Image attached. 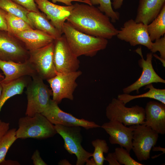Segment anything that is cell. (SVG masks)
I'll use <instances>...</instances> for the list:
<instances>
[{
	"instance_id": "1",
	"label": "cell",
	"mask_w": 165,
	"mask_h": 165,
	"mask_svg": "<svg viewBox=\"0 0 165 165\" xmlns=\"http://www.w3.org/2000/svg\"><path fill=\"white\" fill-rule=\"evenodd\" d=\"M67 21L78 31L107 39L116 36L118 30L110 18L94 6L75 3Z\"/></svg>"
},
{
	"instance_id": "2",
	"label": "cell",
	"mask_w": 165,
	"mask_h": 165,
	"mask_svg": "<svg viewBox=\"0 0 165 165\" xmlns=\"http://www.w3.org/2000/svg\"><path fill=\"white\" fill-rule=\"evenodd\" d=\"M62 33L71 50L77 57L95 56L98 52L105 49L108 44V39L81 32L67 21L64 24Z\"/></svg>"
},
{
	"instance_id": "3",
	"label": "cell",
	"mask_w": 165,
	"mask_h": 165,
	"mask_svg": "<svg viewBox=\"0 0 165 165\" xmlns=\"http://www.w3.org/2000/svg\"><path fill=\"white\" fill-rule=\"evenodd\" d=\"M18 125V128L16 131L17 139L43 140L52 137L57 134L54 125L40 113L32 116H26L20 117Z\"/></svg>"
},
{
	"instance_id": "4",
	"label": "cell",
	"mask_w": 165,
	"mask_h": 165,
	"mask_svg": "<svg viewBox=\"0 0 165 165\" xmlns=\"http://www.w3.org/2000/svg\"><path fill=\"white\" fill-rule=\"evenodd\" d=\"M27 86V104L25 115L32 116L41 113L48 105L52 91L45 84L42 79L36 75Z\"/></svg>"
},
{
	"instance_id": "5",
	"label": "cell",
	"mask_w": 165,
	"mask_h": 165,
	"mask_svg": "<svg viewBox=\"0 0 165 165\" xmlns=\"http://www.w3.org/2000/svg\"><path fill=\"white\" fill-rule=\"evenodd\" d=\"M125 105L118 99L113 98L106 108L107 118L126 126L143 124L145 120V108L138 105L128 107Z\"/></svg>"
},
{
	"instance_id": "6",
	"label": "cell",
	"mask_w": 165,
	"mask_h": 165,
	"mask_svg": "<svg viewBox=\"0 0 165 165\" xmlns=\"http://www.w3.org/2000/svg\"><path fill=\"white\" fill-rule=\"evenodd\" d=\"M57 132L64 141L65 149L71 155L74 154L77 158L76 165H84L92 156V153L86 150L81 145L83 137L81 127L78 126H65L54 125Z\"/></svg>"
},
{
	"instance_id": "7",
	"label": "cell",
	"mask_w": 165,
	"mask_h": 165,
	"mask_svg": "<svg viewBox=\"0 0 165 165\" xmlns=\"http://www.w3.org/2000/svg\"><path fill=\"white\" fill-rule=\"evenodd\" d=\"M132 126V149L139 161L146 160L150 158V151L157 142L159 134L143 124Z\"/></svg>"
},
{
	"instance_id": "8",
	"label": "cell",
	"mask_w": 165,
	"mask_h": 165,
	"mask_svg": "<svg viewBox=\"0 0 165 165\" xmlns=\"http://www.w3.org/2000/svg\"><path fill=\"white\" fill-rule=\"evenodd\" d=\"M54 41L35 50L29 51L28 61L35 70L37 75L47 80L57 74L53 60Z\"/></svg>"
},
{
	"instance_id": "9",
	"label": "cell",
	"mask_w": 165,
	"mask_h": 165,
	"mask_svg": "<svg viewBox=\"0 0 165 165\" xmlns=\"http://www.w3.org/2000/svg\"><path fill=\"white\" fill-rule=\"evenodd\" d=\"M82 74L79 70L66 73L57 72L55 76L47 80L52 91V100L58 104L64 99L73 100V93L78 86L76 80Z\"/></svg>"
},
{
	"instance_id": "10",
	"label": "cell",
	"mask_w": 165,
	"mask_h": 165,
	"mask_svg": "<svg viewBox=\"0 0 165 165\" xmlns=\"http://www.w3.org/2000/svg\"><path fill=\"white\" fill-rule=\"evenodd\" d=\"M53 60L57 73L76 71L80 67L79 60L71 50L64 35L54 41Z\"/></svg>"
},
{
	"instance_id": "11",
	"label": "cell",
	"mask_w": 165,
	"mask_h": 165,
	"mask_svg": "<svg viewBox=\"0 0 165 165\" xmlns=\"http://www.w3.org/2000/svg\"><path fill=\"white\" fill-rule=\"evenodd\" d=\"M53 124L65 126H80L88 130L101 127L93 121L78 118L71 114L62 110L58 104L51 99L47 106L41 113Z\"/></svg>"
},
{
	"instance_id": "12",
	"label": "cell",
	"mask_w": 165,
	"mask_h": 165,
	"mask_svg": "<svg viewBox=\"0 0 165 165\" xmlns=\"http://www.w3.org/2000/svg\"><path fill=\"white\" fill-rule=\"evenodd\" d=\"M147 27V25L136 22L131 19L124 23L116 36L119 39L129 42L131 46L142 45L150 50L153 42L149 37Z\"/></svg>"
},
{
	"instance_id": "13",
	"label": "cell",
	"mask_w": 165,
	"mask_h": 165,
	"mask_svg": "<svg viewBox=\"0 0 165 165\" xmlns=\"http://www.w3.org/2000/svg\"><path fill=\"white\" fill-rule=\"evenodd\" d=\"M135 51L141 56V58L138 61L139 66L142 69V72L139 78L134 83L124 88L123 93L129 94L136 90L137 93L141 87L153 83H165V80L160 76L155 71L152 65L153 53H147L146 59H144L142 53L141 48H138Z\"/></svg>"
},
{
	"instance_id": "14",
	"label": "cell",
	"mask_w": 165,
	"mask_h": 165,
	"mask_svg": "<svg viewBox=\"0 0 165 165\" xmlns=\"http://www.w3.org/2000/svg\"><path fill=\"white\" fill-rule=\"evenodd\" d=\"M29 52L13 36L0 30V59L23 63L28 59Z\"/></svg>"
},
{
	"instance_id": "15",
	"label": "cell",
	"mask_w": 165,
	"mask_h": 165,
	"mask_svg": "<svg viewBox=\"0 0 165 165\" xmlns=\"http://www.w3.org/2000/svg\"><path fill=\"white\" fill-rule=\"evenodd\" d=\"M109 135V140L112 145H118L130 152L132 149L133 128L132 125L127 127L115 120H109L101 126Z\"/></svg>"
},
{
	"instance_id": "16",
	"label": "cell",
	"mask_w": 165,
	"mask_h": 165,
	"mask_svg": "<svg viewBox=\"0 0 165 165\" xmlns=\"http://www.w3.org/2000/svg\"><path fill=\"white\" fill-rule=\"evenodd\" d=\"M37 7L50 20L52 25L62 34L64 23L67 20L73 8V5L62 6L48 0H35Z\"/></svg>"
},
{
	"instance_id": "17",
	"label": "cell",
	"mask_w": 165,
	"mask_h": 165,
	"mask_svg": "<svg viewBox=\"0 0 165 165\" xmlns=\"http://www.w3.org/2000/svg\"><path fill=\"white\" fill-rule=\"evenodd\" d=\"M145 120L142 124L158 134H165V104L155 101L147 102L145 108Z\"/></svg>"
},
{
	"instance_id": "18",
	"label": "cell",
	"mask_w": 165,
	"mask_h": 165,
	"mask_svg": "<svg viewBox=\"0 0 165 165\" xmlns=\"http://www.w3.org/2000/svg\"><path fill=\"white\" fill-rule=\"evenodd\" d=\"M0 69L5 75L4 79L1 81L3 83H9L26 75L32 77L37 75L28 60L23 63H18L0 59Z\"/></svg>"
},
{
	"instance_id": "19",
	"label": "cell",
	"mask_w": 165,
	"mask_h": 165,
	"mask_svg": "<svg viewBox=\"0 0 165 165\" xmlns=\"http://www.w3.org/2000/svg\"><path fill=\"white\" fill-rule=\"evenodd\" d=\"M13 36L23 43L28 51L42 48L53 42L55 39L48 34L34 29L21 31Z\"/></svg>"
},
{
	"instance_id": "20",
	"label": "cell",
	"mask_w": 165,
	"mask_h": 165,
	"mask_svg": "<svg viewBox=\"0 0 165 165\" xmlns=\"http://www.w3.org/2000/svg\"><path fill=\"white\" fill-rule=\"evenodd\" d=\"M165 5V0H139L134 20L148 24L157 17Z\"/></svg>"
},
{
	"instance_id": "21",
	"label": "cell",
	"mask_w": 165,
	"mask_h": 165,
	"mask_svg": "<svg viewBox=\"0 0 165 165\" xmlns=\"http://www.w3.org/2000/svg\"><path fill=\"white\" fill-rule=\"evenodd\" d=\"M28 19L33 28L44 31L53 36L55 39L62 36L60 32L52 25L46 15L40 12L29 11L28 14Z\"/></svg>"
},
{
	"instance_id": "22",
	"label": "cell",
	"mask_w": 165,
	"mask_h": 165,
	"mask_svg": "<svg viewBox=\"0 0 165 165\" xmlns=\"http://www.w3.org/2000/svg\"><path fill=\"white\" fill-rule=\"evenodd\" d=\"M25 76L19 78L7 83H2V90L0 97V112L6 102L9 98L21 94L28 84Z\"/></svg>"
},
{
	"instance_id": "23",
	"label": "cell",
	"mask_w": 165,
	"mask_h": 165,
	"mask_svg": "<svg viewBox=\"0 0 165 165\" xmlns=\"http://www.w3.org/2000/svg\"><path fill=\"white\" fill-rule=\"evenodd\" d=\"M145 88L149 89L147 92L140 95H132L123 93L119 94L117 99L126 104L130 101L141 98H148L153 99L165 104V89L155 88L150 83L145 86Z\"/></svg>"
},
{
	"instance_id": "24",
	"label": "cell",
	"mask_w": 165,
	"mask_h": 165,
	"mask_svg": "<svg viewBox=\"0 0 165 165\" xmlns=\"http://www.w3.org/2000/svg\"><path fill=\"white\" fill-rule=\"evenodd\" d=\"M147 29L152 42L165 35V5L157 17L147 25Z\"/></svg>"
},
{
	"instance_id": "25",
	"label": "cell",
	"mask_w": 165,
	"mask_h": 165,
	"mask_svg": "<svg viewBox=\"0 0 165 165\" xmlns=\"http://www.w3.org/2000/svg\"><path fill=\"white\" fill-rule=\"evenodd\" d=\"M0 8L7 13L22 18L34 28L28 18L29 11L22 6L12 0H0Z\"/></svg>"
},
{
	"instance_id": "26",
	"label": "cell",
	"mask_w": 165,
	"mask_h": 165,
	"mask_svg": "<svg viewBox=\"0 0 165 165\" xmlns=\"http://www.w3.org/2000/svg\"><path fill=\"white\" fill-rule=\"evenodd\" d=\"M6 19L7 32L13 36L21 31L34 29L22 18L9 13H7Z\"/></svg>"
},
{
	"instance_id": "27",
	"label": "cell",
	"mask_w": 165,
	"mask_h": 165,
	"mask_svg": "<svg viewBox=\"0 0 165 165\" xmlns=\"http://www.w3.org/2000/svg\"><path fill=\"white\" fill-rule=\"evenodd\" d=\"M92 145L94 148V151L92 154L96 165H103L105 158L104 153L108 152L109 147L104 140L97 139L91 142Z\"/></svg>"
},
{
	"instance_id": "28",
	"label": "cell",
	"mask_w": 165,
	"mask_h": 165,
	"mask_svg": "<svg viewBox=\"0 0 165 165\" xmlns=\"http://www.w3.org/2000/svg\"><path fill=\"white\" fill-rule=\"evenodd\" d=\"M16 129H9L0 139V164L5 160L6 154L11 145L17 139L16 134Z\"/></svg>"
},
{
	"instance_id": "29",
	"label": "cell",
	"mask_w": 165,
	"mask_h": 165,
	"mask_svg": "<svg viewBox=\"0 0 165 165\" xmlns=\"http://www.w3.org/2000/svg\"><path fill=\"white\" fill-rule=\"evenodd\" d=\"M91 5H99L97 8L110 19L112 23H115L119 20L120 14L114 11L112 9L111 0H89Z\"/></svg>"
},
{
	"instance_id": "30",
	"label": "cell",
	"mask_w": 165,
	"mask_h": 165,
	"mask_svg": "<svg viewBox=\"0 0 165 165\" xmlns=\"http://www.w3.org/2000/svg\"><path fill=\"white\" fill-rule=\"evenodd\" d=\"M114 152L120 165H143L132 158L130 156V152L123 147L116 148L115 149Z\"/></svg>"
},
{
	"instance_id": "31",
	"label": "cell",
	"mask_w": 165,
	"mask_h": 165,
	"mask_svg": "<svg viewBox=\"0 0 165 165\" xmlns=\"http://www.w3.org/2000/svg\"><path fill=\"white\" fill-rule=\"evenodd\" d=\"M150 50L152 53L156 52H159L160 57L165 60V35L160 38L157 39L152 43Z\"/></svg>"
},
{
	"instance_id": "32",
	"label": "cell",
	"mask_w": 165,
	"mask_h": 165,
	"mask_svg": "<svg viewBox=\"0 0 165 165\" xmlns=\"http://www.w3.org/2000/svg\"><path fill=\"white\" fill-rule=\"evenodd\" d=\"M29 11L40 12L35 0H12Z\"/></svg>"
},
{
	"instance_id": "33",
	"label": "cell",
	"mask_w": 165,
	"mask_h": 165,
	"mask_svg": "<svg viewBox=\"0 0 165 165\" xmlns=\"http://www.w3.org/2000/svg\"><path fill=\"white\" fill-rule=\"evenodd\" d=\"M31 159L34 165H47L41 157L39 151L36 149L32 156Z\"/></svg>"
},
{
	"instance_id": "34",
	"label": "cell",
	"mask_w": 165,
	"mask_h": 165,
	"mask_svg": "<svg viewBox=\"0 0 165 165\" xmlns=\"http://www.w3.org/2000/svg\"><path fill=\"white\" fill-rule=\"evenodd\" d=\"M7 12L0 8V30L7 31V26L6 19Z\"/></svg>"
},
{
	"instance_id": "35",
	"label": "cell",
	"mask_w": 165,
	"mask_h": 165,
	"mask_svg": "<svg viewBox=\"0 0 165 165\" xmlns=\"http://www.w3.org/2000/svg\"><path fill=\"white\" fill-rule=\"evenodd\" d=\"M105 158V160L108 162L109 165H120L114 152L108 153Z\"/></svg>"
},
{
	"instance_id": "36",
	"label": "cell",
	"mask_w": 165,
	"mask_h": 165,
	"mask_svg": "<svg viewBox=\"0 0 165 165\" xmlns=\"http://www.w3.org/2000/svg\"><path fill=\"white\" fill-rule=\"evenodd\" d=\"M124 0H113L112 3V6L113 8L115 9H120L123 4Z\"/></svg>"
},
{
	"instance_id": "37",
	"label": "cell",
	"mask_w": 165,
	"mask_h": 165,
	"mask_svg": "<svg viewBox=\"0 0 165 165\" xmlns=\"http://www.w3.org/2000/svg\"><path fill=\"white\" fill-rule=\"evenodd\" d=\"M53 3H55L57 2H62L64 3L67 6L72 5V2L75 1L76 0H51Z\"/></svg>"
},
{
	"instance_id": "38",
	"label": "cell",
	"mask_w": 165,
	"mask_h": 165,
	"mask_svg": "<svg viewBox=\"0 0 165 165\" xmlns=\"http://www.w3.org/2000/svg\"><path fill=\"white\" fill-rule=\"evenodd\" d=\"M58 165H71V163L66 159L62 160L58 163Z\"/></svg>"
},
{
	"instance_id": "39",
	"label": "cell",
	"mask_w": 165,
	"mask_h": 165,
	"mask_svg": "<svg viewBox=\"0 0 165 165\" xmlns=\"http://www.w3.org/2000/svg\"><path fill=\"white\" fill-rule=\"evenodd\" d=\"M152 150L153 151H162L163 153H165V148L161 147L160 146L158 147H153L152 148Z\"/></svg>"
},
{
	"instance_id": "40",
	"label": "cell",
	"mask_w": 165,
	"mask_h": 165,
	"mask_svg": "<svg viewBox=\"0 0 165 165\" xmlns=\"http://www.w3.org/2000/svg\"><path fill=\"white\" fill-rule=\"evenodd\" d=\"M86 164L87 165H96L95 161L93 158L90 159L86 162Z\"/></svg>"
},
{
	"instance_id": "41",
	"label": "cell",
	"mask_w": 165,
	"mask_h": 165,
	"mask_svg": "<svg viewBox=\"0 0 165 165\" xmlns=\"http://www.w3.org/2000/svg\"><path fill=\"white\" fill-rule=\"evenodd\" d=\"M153 56H154L156 58L160 60V61L162 63L163 66H164V67H165V60L163 59L156 54H153Z\"/></svg>"
},
{
	"instance_id": "42",
	"label": "cell",
	"mask_w": 165,
	"mask_h": 165,
	"mask_svg": "<svg viewBox=\"0 0 165 165\" xmlns=\"http://www.w3.org/2000/svg\"><path fill=\"white\" fill-rule=\"evenodd\" d=\"M3 79H0V97L1 96L2 90V86L1 83V81Z\"/></svg>"
},
{
	"instance_id": "43",
	"label": "cell",
	"mask_w": 165,
	"mask_h": 165,
	"mask_svg": "<svg viewBox=\"0 0 165 165\" xmlns=\"http://www.w3.org/2000/svg\"><path fill=\"white\" fill-rule=\"evenodd\" d=\"M4 78V76L0 73V79H3Z\"/></svg>"
}]
</instances>
